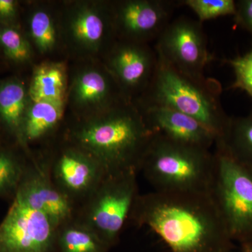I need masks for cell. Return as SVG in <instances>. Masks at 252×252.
<instances>
[{"label":"cell","mask_w":252,"mask_h":252,"mask_svg":"<svg viewBox=\"0 0 252 252\" xmlns=\"http://www.w3.org/2000/svg\"><path fill=\"white\" fill-rule=\"evenodd\" d=\"M210 195L232 241H252V168L216 147Z\"/></svg>","instance_id":"6"},{"label":"cell","mask_w":252,"mask_h":252,"mask_svg":"<svg viewBox=\"0 0 252 252\" xmlns=\"http://www.w3.org/2000/svg\"><path fill=\"white\" fill-rule=\"evenodd\" d=\"M140 109L149 128L164 138L209 150L216 144L217 136L188 115L163 107Z\"/></svg>","instance_id":"17"},{"label":"cell","mask_w":252,"mask_h":252,"mask_svg":"<svg viewBox=\"0 0 252 252\" xmlns=\"http://www.w3.org/2000/svg\"><path fill=\"white\" fill-rule=\"evenodd\" d=\"M23 32L31 43L36 56L44 60H57L64 56L60 1H32L26 9Z\"/></svg>","instance_id":"15"},{"label":"cell","mask_w":252,"mask_h":252,"mask_svg":"<svg viewBox=\"0 0 252 252\" xmlns=\"http://www.w3.org/2000/svg\"><path fill=\"white\" fill-rule=\"evenodd\" d=\"M129 222L152 230L170 252H225L234 247L209 193L140 194Z\"/></svg>","instance_id":"1"},{"label":"cell","mask_w":252,"mask_h":252,"mask_svg":"<svg viewBox=\"0 0 252 252\" xmlns=\"http://www.w3.org/2000/svg\"><path fill=\"white\" fill-rule=\"evenodd\" d=\"M122 91L135 103L147 90L158 64V56L149 44L119 40L101 59Z\"/></svg>","instance_id":"11"},{"label":"cell","mask_w":252,"mask_h":252,"mask_svg":"<svg viewBox=\"0 0 252 252\" xmlns=\"http://www.w3.org/2000/svg\"><path fill=\"white\" fill-rule=\"evenodd\" d=\"M14 198L45 215L57 228L74 220L77 215V206L55 185L39 152L31 157Z\"/></svg>","instance_id":"14"},{"label":"cell","mask_w":252,"mask_h":252,"mask_svg":"<svg viewBox=\"0 0 252 252\" xmlns=\"http://www.w3.org/2000/svg\"><path fill=\"white\" fill-rule=\"evenodd\" d=\"M0 51L15 64H35V53L21 27L0 25Z\"/></svg>","instance_id":"23"},{"label":"cell","mask_w":252,"mask_h":252,"mask_svg":"<svg viewBox=\"0 0 252 252\" xmlns=\"http://www.w3.org/2000/svg\"><path fill=\"white\" fill-rule=\"evenodd\" d=\"M125 101L117 82L100 59L80 60L69 64L67 117L85 119Z\"/></svg>","instance_id":"9"},{"label":"cell","mask_w":252,"mask_h":252,"mask_svg":"<svg viewBox=\"0 0 252 252\" xmlns=\"http://www.w3.org/2000/svg\"><path fill=\"white\" fill-rule=\"evenodd\" d=\"M5 141H10L6 138V136L4 135V134L3 133L2 131H1V129H0V143L1 142H5Z\"/></svg>","instance_id":"29"},{"label":"cell","mask_w":252,"mask_h":252,"mask_svg":"<svg viewBox=\"0 0 252 252\" xmlns=\"http://www.w3.org/2000/svg\"><path fill=\"white\" fill-rule=\"evenodd\" d=\"M66 117L65 104L31 99L23 122V150L31 157L51 146L62 135Z\"/></svg>","instance_id":"16"},{"label":"cell","mask_w":252,"mask_h":252,"mask_svg":"<svg viewBox=\"0 0 252 252\" xmlns=\"http://www.w3.org/2000/svg\"><path fill=\"white\" fill-rule=\"evenodd\" d=\"M179 3L192 10L201 23L222 16H234L236 12L234 0H180Z\"/></svg>","instance_id":"24"},{"label":"cell","mask_w":252,"mask_h":252,"mask_svg":"<svg viewBox=\"0 0 252 252\" xmlns=\"http://www.w3.org/2000/svg\"><path fill=\"white\" fill-rule=\"evenodd\" d=\"M33 100L66 103L69 85V63L64 60H44L32 66L28 83Z\"/></svg>","instance_id":"19"},{"label":"cell","mask_w":252,"mask_h":252,"mask_svg":"<svg viewBox=\"0 0 252 252\" xmlns=\"http://www.w3.org/2000/svg\"><path fill=\"white\" fill-rule=\"evenodd\" d=\"M64 56L71 61L102 59L117 40L112 1H60Z\"/></svg>","instance_id":"5"},{"label":"cell","mask_w":252,"mask_h":252,"mask_svg":"<svg viewBox=\"0 0 252 252\" xmlns=\"http://www.w3.org/2000/svg\"><path fill=\"white\" fill-rule=\"evenodd\" d=\"M39 152L51 180L78 208L100 185L107 172L85 150L59 137Z\"/></svg>","instance_id":"8"},{"label":"cell","mask_w":252,"mask_h":252,"mask_svg":"<svg viewBox=\"0 0 252 252\" xmlns=\"http://www.w3.org/2000/svg\"><path fill=\"white\" fill-rule=\"evenodd\" d=\"M235 74V81L231 89H241L252 98V49L242 56L225 60Z\"/></svg>","instance_id":"25"},{"label":"cell","mask_w":252,"mask_h":252,"mask_svg":"<svg viewBox=\"0 0 252 252\" xmlns=\"http://www.w3.org/2000/svg\"><path fill=\"white\" fill-rule=\"evenodd\" d=\"M220 93L221 86L218 81L189 77L158 56L152 82L134 104L140 109L163 107L188 115L211 130L219 140L230 120L220 104Z\"/></svg>","instance_id":"3"},{"label":"cell","mask_w":252,"mask_h":252,"mask_svg":"<svg viewBox=\"0 0 252 252\" xmlns=\"http://www.w3.org/2000/svg\"><path fill=\"white\" fill-rule=\"evenodd\" d=\"M225 252H240V250L238 248H235V247H233V248H230V250H228V251Z\"/></svg>","instance_id":"30"},{"label":"cell","mask_w":252,"mask_h":252,"mask_svg":"<svg viewBox=\"0 0 252 252\" xmlns=\"http://www.w3.org/2000/svg\"><path fill=\"white\" fill-rule=\"evenodd\" d=\"M137 174L134 171L107 174L78 208L75 220L91 228L109 248L117 243L140 195Z\"/></svg>","instance_id":"7"},{"label":"cell","mask_w":252,"mask_h":252,"mask_svg":"<svg viewBox=\"0 0 252 252\" xmlns=\"http://www.w3.org/2000/svg\"><path fill=\"white\" fill-rule=\"evenodd\" d=\"M234 18L236 24L248 31L252 38V0L236 1Z\"/></svg>","instance_id":"27"},{"label":"cell","mask_w":252,"mask_h":252,"mask_svg":"<svg viewBox=\"0 0 252 252\" xmlns=\"http://www.w3.org/2000/svg\"><path fill=\"white\" fill-rule=\"evenodd\" d=\"M31 157L18 144L0 143V198L12 200L29 165Z\"/></svg>","instance_id":"20"},{"label":"cell","mask_w":252,"mask_h":252,"mask_svg":"<svg viewBox=\"0 0 252 252\" xmlns=\"http://www.w3.org/2000/svg\"><path fill=\"white\" fill-rule=\"evenodd\" d=\"M215 145L252 168V113L247 117H230L225 133Z\"/></svg>","instance_id":"21"},{"label":"cell","mask_w":252,"mask_h":252,"mask_svg":"<svg viewBox=\"0 0 252 252\" xmlns=\"http://www.w3.org/2000/svg\"><path fill=\"white\" fill-rule=\"evenodd\" d=\"M198 20L181 16L170 21L156 40L158 56L179 72L198 80L206 79L204 70L214 60L206 36Z\"/></svg>","instance_id":"10"},{"label":"cell","mask_w":252,"mask_h":252,"mask_svg":"<svg viewBox=\"0 0 252 252\" xmlns=\"http://www.w3.org/2000/svg\"><path fill=\"white\" fill-rule=\"evenodd\" d=\"M92 155L107 174L140 172L154 136L140 109L125 102L85 119L66 117L62 135Z\"/></svg>","instance_id":"2"},{"label":"cell","mask_w":252,"mask_h":252,"mask_svg":"<svg viewBox=\"0 0 252 252\" xmlns=\"http://www.w3.org/2000/svg\"><path fill=\"white\" fill-rule=\"evenodd\" d=\"M0 223V252H54L58 228L41 212L11 200Z\"/></svg>","instance_id":"12"},{"label":"cell","mask_w":252,"mask_h":252,"mask_svg":"<svg viewBox=\"0 0 252 252\" xmlns=\"http://www.w3.org/2000/svg\"><path fill=\"white\" fill-rule=\"evenodd\" d=\"M112 4L117 39L145 44L157 40L180 6L172 0H114Z\"/></svg>","instance_id":"13"},{"label":"cell","mask_w":252,"mask_h":252,"mask_svg":"<svg viewBox=\"0 0 252 252\" xmlns=\"http://www.w3.org/2000/svg\"><path fill=\"white\" fill-rule=\"evenodd\" d=\"M31 100L28 83L22 79L13 77L0 81V129L8 140L21 147L23 122Z\"/></svg>","instance_id":"18"},{"label":"cell","mask_w":252,"mask_h":252,"mask_svg":"<svg viewBox=\"0 0 252 252\" xmlns=\"http://www.w3.org/2000/svg\"><path fill=\"white\" fill-rule=\"evenodd\" d=\"M108 249L91 228L75 219L58 228L56 250L59 252H106Z\"/></svg>","instance_id":"22"},{"label":"cell","mask_w":252,"mask_h":252,"mask_svg":"<svg viewBox=\"0 0 252 252\" xmlns=\"http://www.w3.org/2000/svg\"><path fill=\"white\" fill-rule=\"evenodd\" d=\"M21 7L16 0H0V25L21 27Z\"/></svg>","instance_id":"26"},{"label":"cell","mask_w":252,"mask_h":252,"mask_svg":"<svg viewBox=\"0 0 252 252\" xmlns=\"http://www.w3.org/2000/svg\"><path fill=\"white\" fill-rule=\"evenodd\" d=\"M239 250L240 252H252V241L240 244Z\"/></svg>","instance_id":"28"},{"label":"cell","mask_w":252,"mask_h":252,"mask_svg":"<svg viewBox=\"0 0 252 252\" xmlns=\"http://www.w3.org/2000/svg\"><path fill=\"white\" fill-rule=\"evenodd\" d=\"M215 154L154 133L140 172L155 191L210 194Z\"/></svg>","instance_id":"4"}]
</instances>
